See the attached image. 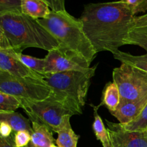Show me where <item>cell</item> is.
I'll return each instance as SVG.
<instances>
[{"label": "cell", "instance_id": "1", "mask_svg": "<svg viewBox=\"0 0 147 147\" xmlns=\"http://www.w3.org/2000/svg\"><path fill=\"white\" fill-rule=\"evenodd\" d=\"M135 17L120 0L86 4L80 20L96 53L108 51L113 55L127 45Z\"/></svg>", "mask_w": 147, "mask_h": 147}, {"label": "cell", "instance_id": "2", "mask_svg": "<svg viewBox=\"0 0 147 147\" xmlns=\"http://www.w3.org/2000/svg\"><path fill=\"white\" fill-rule=\"evenodd\" d=\"M60 45L57 40L43 27L38 20L22 13L0 14V49H11L17 53L27 47L47 51Z\"/></svg>", "mask_w": 147, "mask_h": 147}, {"label": "cell", "instance_id": "22", "mask_svg": "<svg viewBox=\"0 0 147 147\" xmlns=\"http://www.w3.org/2000/svg\"><path fill=\"white\" fill-rule=\"evenodd\" d=\"M122 126L124 129L130 131H146L147 130V103L141 114L134 121L126 125H122Z\"/></svg>", "mask_w": 147, "mask_h": 147}, {"label": "cell", "instance_id": "8", "mask_svg": "<svg viewBox=\"0 0 147 147\" xmlns=\"http://www.w3.org/2000/svg\"><path fill=\"white\" fill-rule=\"evenodd\" d=\"M45 59L46 73L85 72L91 67V63L82 55L62 45L48 51Z\"/></svg>", "mask_w": 147, "mask_h": 147}, {"label": "cell", "instance_id": "15", "mask_svg": "<svg viewBox=\"0 0 147 147\" xmlns=\"http://www.w3.org/2000/svg\"><path fill=\"white\" fill-rule=\"evenodd\" d=\"M120 102L121 95L119 87L115 82H109L103 90L100 105H104L109 111H113L119 106Z\"/></svg>", "mask_w": 147, "mask_h": 147}, {"label": "cell", "instance_id": "26", "mask_svg": "<svg viewBox=\"0 0 147 147\" xmlns=\"http://www.w3.org/2000/svg\"><path fill=\"white\" fill-rule=\"evenodd\" d=\"M49 5L53 11L65 10V0H43Z\"/></svg>", "mask_w": 147, "mask_h": 147}, {"label": "cell", "instance_id": "4", "mask_svg": "<svg viewBox=\"0 0 147 147\" xmlns=\"http://www.w3.org/2000/svg\"><path fill=\"white\" fill-rule=\"evenodd\" d=\"M97 66L95 65L85 72L46 73L43 80L51 88V94L56 99L67 105L76 115H81Z\"/></svg>", "mask_w": 147, "mask_h": 147}, {"label": "cell", "instance_id": "9", "mask_svg": "<svg viewBox=\"0 0 147 147\" xmlns=\"http://www.w3.org/2000/svg\"><path fill=\"white\" fill-rule=\"evenodd\" d=\"M106 122L113 147H147L146 131H130L120 123Z\"/></svg>", "mask_w": 147, "mask_h": 147}, {"label": "cell", "instance_id": "25", "mask_svg": "<svg viewBox=\"0 0 147 147\" xmlns=\"http://www.w3.org/2000/svg\"><path fill=\"white\" fill-rule=\"evenodd\" d=\"M31 140V134L27 131L16 132L14 142L16 147H27Z\"/></svg>", "mask_w": 147, "mask_h": 147}, {"label": "cell", "instance_id": "18", "mask_svg": "<svg viewBox=\"0 0 147 147\" xmlns=\"http://www.w3.org/2000/svg\"><path fill=\"white\" fill-rule=\"evenodd\" d=\"M17 58L22 63H24L27 67L31 69L34 73H37L44 78L45 76V59L37 58L32 56L21 53H16Z\"/></svg>", "mask_w": 147, "mask_h": 147}, {"label": "cell", "instance_id": "11", "mask_svg": "<svg viewBox=\"0 0 147 147\" xmlns=\"http://www.w3.org/2000/svg\"><path fill=\"white\" fill-rule=\"evenodd\" d=\"M147 103V98L139 101L121 100L116 110L110 111L122 125H126L134 121L141 114Z\"/></svg>", "mask_w": 147, "mask_h": 147}, {"label": "cell", "instance_id": "13", "mask_svg": "<svg viewBox=\"0 0 147 147\" xmlns=\"http://www.w3.org/2000/svg\"><path fill=\"white\" fill-rule=\"evenodd\" d=\"M33 132L31 134V140L27 147H51L54 144L53 133L46 126L31 122Z\"/></svg>", "mask_w": 147, "mask_h": 147}, {"label": "cell", "instance_id": "29", "mask_svg": "<svg viewBox=\"0 0 147 147\" xmlns=\"http://www.w3.org/2000/svg\"><path fill=\"white\" fill-rule=\"evenodd\" d=\"M0 147H16L14 145V138L12 136L9 137L0 138Z\"/></svg>", "mask_w": 147, "mask_h": 147}, {"label": "cell", "instance_id": "6", "mask_svg": "<svg viewBox=\"0 0 147 147\" xmlns=\"http://www.w3.org/2000/svg\"><path fill=\"white\" fill-rule=\"evenodd\" d=\"M0 91L18 98L33 101L44 100L50 97L52 90L41 79L20 78L0 70Z\"/></svg>", "mask_w": 147, "mask_h": 147}, {"label": "cell", "instance_id": "28", "mask_svg": "<svg viewBox=\"0 0 147 147\" xmlns=\"http://www.w3.org/2000/svg\"><path fill=\"white\" fill-rule=\"evenodd\" d=\"M13 130L9 124L4 121H0V134L1 137L7 138L11 136Z\"/></svg>", "mask_w": 147, "mask_h": 147}, {"label": "cell", "instance_id": "27", "mask_svg": "<svg viewBox=\"0 0 147 147\" xmlns=\"http://www.w3.org/2000/svg\"><path fill=\"white\" fill-rule=\"evenodd\" d=\"M147 27V13L144 15L135 17L132 22V28Z\"/></svg>", "mask_w": 147, "mask_h": 147}, {"label": "cell", "instance_id": "5", "mask_svg": "<svg viewBox=\"0 0 147 147\" xmlns=\"http://www.w3.org/2000/svg\"><path fill=\"white\" fill-rule=\"evenodd\" d=\"M21 108L24 109L31 122H34L57 133L70 124V119L76 113L67 105L56 99L53 95L44 100L33 101L19 98Z\"/></svg>", "mask_w": 147, "mask_h": 147}, {"label": "cell", "instance_id": "24", "mask_svg": "<svg viewBox=\"0 0 147 147\" xmlns=\"http://www.w3.org/2000/svg\"><path fill=\"white\" fill-rule=\"evenodd\" d=\"M128 6L134 16L147 11V0H121Z\"/></svg>", "mask_w": 147, "mask_h": 147}, {"label": "cell", "instance_id": "17", "mask_svg": "<svg viewBox=\"0 0 147 147\" xmlns=\"http://www.w3.org/2000/svg\"><path fill=\"white\" fill-rule=\"evenodd\" d=\"M113 57L121 63L133 65L147 73V53L143 55H133L119 50L113 54Z\"/></svg>", "mask_w": 147, "mask_h": 147}, {"label": "cell", "instance_id": "20", "mask_svg": "<svg viewBox=\"0 0 147 147\" xmlns=\"http://www.w3.org/2000/svg\"><path fill=\"white\" fill-rule=\"evenodd\" d=\"M127 45L139 46L147 53V27L131 29L128 35Z\"/></svg>", "mask_w": 147, "mask_h": 147}, {"label": "cell", "instance_id": "7", "mask_svg": "<svg viewBox=\"0 0 147 147\" xmlns=\"http://www.w3.org/2000/svg\"><path fill=\"white\" fill-rule=\"evenodd\" d=\"M121 100L139 101L147 98V73L131 65L121 63L113 70Z\"/></svg>", "mask_w": 147, "mask_h": 147}, {"label": "cell", "instance_id": "14", "mask_svg": "<svg viewBox=\"0 0 147 147\" xmlns=\"http://www.w3.org/2000/svg\"><path fill=\"white\" fill-rule=\"evenodd\" d=\"M0 121L7 122L15 133L27 131L32 134L33 132L31 121L17 112H0Z\"/></svg>", "mask_w": 147, "mask_h": 147}, {"label": "cell", "instance_id": "19", "mask_svg": "<svg viewBox=\"0 0 147 147\" xmlns=\"http://www.w3.org/2000/svg\"><path fill=\"white\" fill-rule=\"evenodd\" d=\"M56 144L60 147H77L80 136L72 129L70 123L57 132Z\"/></svg>", "mask_w": 147, "mask_h": 147}, {"label": "cell", "instance_id": "3", "mask_svg": "<svg viewBox=\"0 0 147 147\" xmlns=\"http://www.w3.org/2000/svg\"><path fill=\"white\" fill-rule=\"evenodd\" d=\"M38 22L58 41L60 45L80 53L92 63L97 53L85 33L80 19L75 18L66 10L51 11L47 18L38 20Z\"/></svg>", "mask_w": 147, "mask_h": 147}, {"label": "cell", "instance_id": "23", "mask_svg": "<svg viewBox=\"0 0 147 147\" xmlns=\"http://www.w3.org/2000/svg\"><path fill=\"white\" fill-rule=\"evenodd\" d=\"M22 0H0V14L22 13Z\"/></svg>", "mask_w": 147, "mask_h": 147}, {"label": "cell", "instance_id": "21", "mask_svg": "<svg viewBox=\"0 0 147 147\" xmlns=\"http://www.w3.org/2000/svg\"><path fill=\"white\" fill-rule=\"evenodd\" d=\"M21 107L18 98L0 91V112H14Z\"/></svg>", "mask_w": 147, "mask_h": 147}, {"label": "cell", "instance_id": "12", "mask_svg": "<svg viewBox=\"0 0 147 147\" xmlns=\"http://www.w3.org/2000/svg\"><path fill=\"white\" fill-rule=\"evenodd\" d=\"M21 8L22 14L35 20L47 18L52 11L43 0H22Z\"/></svg>", "mask_w": 147, "mask_h": 147}, {"label": "cell", "instance_id": "16", "mask_svg": "<svg viewBox=\"0 0 147 147\" xmlns=\"http://www.w3.org/2000/svg\"><path fill=\"white\" fill-rule=\"evenodd\" d=\"M93 108H94L93 109H94V111H93L94 121L93 123V130L96 135V139L101 142L103 147H113L111 142L110 136H109L107 128L105 126L101 117L98 113V107L93 106Z\"/></svg>", "mask_w": 147, "mask_h": 147}, {"label": "cell", "instance_id": "31", "mask_svg": "<svg viewBox=\"0 0 147 147\" xmlns=\"http://www.w3.org/2000/svg\"><path fill=\"white\" fill-rule=\"evenodd\" d=\"M146 132H147V130H146Z\"/></svg>", "mask_w": 147, "mask_h": 147}, {"label": "cell", "instance_id": "30", "mask_svg": "<svg viewBox=\"0 0 147 147\" xmlns=\"http://www.w3.org/2000/svg\"><path fill=\"white\" fill-rule=\"evenodd\" d=\"M51 147H60V146H55V144H53L52 145V146Z\"/></svg>", "mask_w": 147, "mask_h": 147}, {"label": "cell", "instance_id": "10", "mask_svg": "<svg viewBox=\"0 0 147 147\" xmlns=\"http://www.w3.org/2000/svg\"><path fill=\"white\" fill-rule=\"evenodd\" d=\"M11 49H0V70L20 78H32L43 80V78L22 63Z\"/></svg>", "mask_w": 147, "mask_h": 147}]
</instances>
